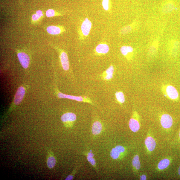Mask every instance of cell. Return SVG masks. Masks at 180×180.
Instances as JSON below:
<instances>
[{
    "label": "cell",
    "instance_id": "cell-4",
    "mask_svg": "<svg viewBox=\"0 0 180 180\" xmlns=\"http://www.w3.org/2000/svg\"><path fill=\"white\" fill-rule=\"evenodd\" d=\"M175 4L173 0H166L161 5L160 10L162 13H170L175 9Z\"/></svg>",
    "mask_w": 180,
    "mask_h": 180
},
{
    "label": "cell",
    "instance_id": "cell-5",
    "mask_svg": "<svg viewBox=\"0 0 180 180\" xmlns=\"http://www.w3.org/2000/svg\"><path fill=\"white\" fill-rule=\"evenodd\" d=\"M19 62L22 67L27 69L30 65V59L28 55L24 52H19L17 54Z\"/></svg>",
    "mask_w": 180,
    "mask_h": 180
},
{
    "label": "cell",
    "instance_id": "cell-18",
    "mask_svg": "<svg viewBox=\"0 0 180 180\" xmlns=\"http://www.w3.org/2000/svg\"><path fill=\"white\" fill-rule=\"evenodd\" d=\"M129 125L130 129L134 132H138L140 128V125H139L138 122L133 118L130 119Z\"/></svg>",
    "mask_w": 180,
    "mask_h": 180
},
{
    "label": "cell",
    "instance_id": "cell-17",
    "mask_svg": "<svg viewBox=\"0 0 180 180\" xmlns=\"http://www.w3.org/2000/svg\"><path fill=\"white\" fill-rule=\"evenodd\" d=\"M46 30L49 34L54 35L60 34L62 32V29L60 27L54 25L49 26L46 28Z\"/></svg>",
    "mask_w": 180,
    "mask_h": 180
},
{
    "label": "cell",
    "instance_id": "cell-13",
    "mask_svg": "<svg viewBox=\"0 0 180 180\" xmlns=\"http://www.w3.org/2000/svg\"><path fill=\"white\" fill-rule=\"evenodd\" d=\"M120 51L124 56L127 58L132 57L134 51V49L131 46L124 45L120 48Z\"/></svg>",
    "mask_w": 180,
    "mask_h": 180
},
{
    "label": "cell",
    "instance_id": "cell-15",
    "mask_svg": "<svg viewBox=\"0 0 180 180\" xmlns=\"http://www.w3.org/2000/svg\"><path fill=\"white\" fill-rule=\"evenodd\" d=\"M109 50V46L106 44L101 43L96 48L95 51L98 54H104L108 53Z\"/></svg>",
    "mask_w": 180,
    "mask_h": 180
},
{
    "label": "cell",
    "instance_id": "cell-3",
    "mask_svg": "<svg viewBox=\"0 0 180 180\" xmlns=\"http://www.w3.org/2000/svg\"><path fill=\"white\" fill-rule=\"evenodd\" d=\"M77 120V116L74 113L67 112L62 115L61 120L66 127H71Z\"/></svg>",
    "mask_w": 180,
    "mask_h": 180
},
{
    "label": "cell",
    "instance_id": "cell-2",
    "mask_svg": "<svg viewBox=\"0 0 180 180\" xmlns=\"http://www.w3.org/2000/svg\"><path fill=\"white\" fill-rule=\"evenodd\" d=\"M163 92L165 97L170 99L175 100L179 97V93L175 87L172 85H167L163 87Z\"/></svg>",
    "mask_w": 180,
    "mask_h": 180
},
{
    "label": "cell",
    "instance_id": "cell-10",
    "mask_svg": "<svg viewBox=\"0 0 180 180\" xmlns=\"http://www.w3.org/2000/svg\"><path fill=\"white\" fill-rule=\"evenodd\" d=\"M60 57L63 69L65 71H68L69 68V63L67 54L64 51H60Z\"/></svg>",
    "mask_w": 180,
    "mask_h": 180
},
{
    "label": "cell",
    "instance_id": "cell-29",
    "mask_svg": "<svg viewBox=\"0 0 180 180\" xmlns=\"http://www.w3.org/2000/svg\"><path fill=\"white\" fill-rule=\"evenodd\" d=\"M147 179V177L146 176L144 175H142L141 176V180H145Z\"/></svg>",
    "mask_w": 180,
    "mask_h": 180
},
{
    "label": "cell",
    "instance_id": "cell-31",
    "mask_svg": "<svg viewBox=\"0 0 180 180\" xmlns=\"http://www.w3.org/2000/svg\"><path fill=\"white\" fill-rule=\"evenodd\" d=\"M179 136H180V133H179Z\"/></svg>",
    "mask_w": 180,
    "mask_h": 180
},
{
    "label": "cell",
    "instance_id": "cell-24",
    "mask_svg": "<svg viewBox=\"0 0 180 180\" xmlns=\"http://www.w3.org/2000/svg\"><path fill=\"white\" fill-rule=\"evenodd\" d=\"M56 160L53 156H51L48 158L47 161V165L49 168H53L56 165Z\"/></svg>",
    "mask_w": 180,
    "mask_h": 180
},
{
    "label": "cell",
    "instance_id": "cell-19",
    "mask_svg": "<svg viewBox=\"0 0 180 180\" xmlns=\"http://www.w3.org/2000/svg\"><path fill=\"white\" fill-rule=\"evenodd\" d=\"M159 40L158 38L155 39L152 42L149 48V51L152 54H155L157 51L159 45Z\"/></svg>",
    "mask_w": 180,
    "mask_h": 180
},
{
    "label": "cell",
    "instance_id": "cell-26",
    "mask_svg": "<svg viewBox=\"0 0 180 180\" xmlns=\"http://www.w3.org/2000/svg\"><path fill=\"white\" fill-rule=\"evenodd\" d=\"M60 16L57 14L54 10L53 9H49L46 11V15L48 17H53L54 16Z\"/></svg>",
    "mask_w": 180,
    "mask_h": 180
},
{
    "label": "cell",
    "instance_id": "cell-14",
    "mask_svg": "<svg viewBox=\"0 0 180 180\" xmlns=\"http://www.w3.org/2000/svg\"><path fill=\"white\" fill-rule=\"evenodd\" d=\"M138 27V22H135L131 25L125 26L122 28L120 31V33L123 35L128 34L131 33Z\"/></svg>",
    "mask_w": 180,
    "mask_h": 180
},
{
    "label": "cell",
    "instance_id": "cell-25",
    "mask_svg": "<svg viewBox=\"0 0 180 180\" xmlns=\"http://www.w3.org/2000/svg\"><path fill=\"white\" fill-rule=\"evenodd\" d=\"M132 165L137 170L140 169L141 167V164L139 161V157L138 155H135L133 158L132 161Z\"/></svg>",
    "mask_w": 180,
    "mask_h": 180
},
{
    "label": "cell",
    "instance_id": "cell-16",
    "mask_svg": "<svg viewBox=\"0 0 180 180\" xmlns=\"http://www.w3.org/2000/svg\"><path fill=\"white\" fill-rule=\"evenodd\" d=\"M145 144L148 150L152 151L155 149L156 143L154 139L151 137H148L145 141Z\"/></svg>",
    "mask_w": 180,
    "mask_h": 180
},
{
    "label": "cell",
    "instance_id": "cell-11",
    "mask_svg": "<svg viewBox=\"0 0 180 180\" xmlns=\"http://www.w3.org/2000/svg\"><path fill=\"white\" fill-rule=\"evenodd\" d=\"M115 68L112 65L107 68L101 75V77L103 80L109 81L112 79L114 75Z\"/></svg>",
    "mask_w": 180,
    "mask_h": 180
},
{
    "label": "cell",
    "instance_id": "cell-23",
    "mask_svg": "<svg viewBox=\"0 0 180 180\" xmlns=\"http://www.w3.org/2000/svg\"><path fill=\"white\" fill-rule=\"evenodd\" d=\"M170 164V161L169 159H164L160 161L158 165V167L159 170H163L167 168Z\"/></svg>",
    "mask_w": 180,
    "mask_h": 180
},
{
    "label": "cell",
    "instance_id": "cell-22",
    "mask_svg": "<svg viewBox=\"0 0 180 180\" xmlns=\"http://www.w3.org/2000/svg\"><path fill=\"white\" fill-rule=\"evenodd\" d=\"M43 16V14L42 10H37L36 13L33 14L32 16V20L34 23L36 22L39 21Z\"/></svg>",
    "mask_w": 180,
    "mask_h": 180
},
{
    "label": "cell",
    "instance_id": "cell-12",
    "mask_svg": "<svg viewBox=\"0 0 180 180\" xmlns=\"http://www.w3.org/2000/svg\"><path fill=\"white\" fill-rule=\"evenodd\" d=\"M102 124L99 121H95L92 126V134L94 135H98L102 132Z\"/></svg>",
    "mask_w": 180,
    "mask_h": 180
},
{
    "label": "cell",
    "instance_id": "cell-27",
    "mask_svg": "<svg viewBox=\"0 0 180 180\" xmlns=\"http://www.w3.org/2000/svg\"><path fill=\"white\" fill-rule=\"evenodd\" d=\"M102 5L104 10L106 11L108 10L110 6L109 0H103Z\"/></svg>",
    "mask_w": 180,
    "mask_h": 180
},
{
    "label": "cell",
    "instance_id": "cell-6",
    "mask_svg": "<svg viewBox=\"0 0 180 180\" xmlns=\"http://www.w3.org/2000/svg\"><path fill=\"white\" fill-rule=\"evenodd\" d=\"M25 90L24 87H19L17 89L14 98V103L15 105H19L21 103L25 94Z\"/></svg>",
    "mask_w": 180,
    "mask_h": 180
},
{
    "label": "cell",
    "instance_id": "cell-30",
    "mask_svg": "<svg viewBox=\"0 0 180 180\" xmlns=\"http://www.w3.org/2000/svg\"><path fill=\"white\" fill-rule=\"evenodd\" d=\"M178 173L179 175L180 176V166L179 168V170H178Z\"/></svg>",
    "mask_w": 180,
    "mask_h": 180
},
{
    "label": "cell",
    "instance_id": "cell-1",
    "mask_svg": "<svg viewBox=\"0 0 180 180\" xmlns=\"http://www.w3.org/2000/svg\"><path fill=\"white\" fill-rule=\"evenodd\" d=\"M57 96L58 97L60 98L68 99L78 101V102L93 104V103L91 99L86 96H75L64 94L59 91L57 92Z\"/></svg>",
    "mask_w": 180,
    "mask_h": 180
},
{
    "label": "cell",
    "instance_id": "cell-21",
    "mask_svg": "<svg viewBox=\"0 0 180 180\" xmlns=\"http://www.w3.org/2000/svg\"><path fill=\"white\" fill-rule=\"evenodd\" d=\"M115 96L116 100L119 103L122 104L125 101V97L124 95L123 92L117 91L115 93Z\"/></svg>",
    "mask_w": 180,
    "mask_h": 180
},
{
    "label": "cell",
    "instance_id": "cell-20",
    "mask_svg": "<svg viewBox=\"0 0 180 180\" xmlns=\"http://www.w3.org/2000/svg\"><path fill=\"white\" fill-rule=\"evenodd\" d=\"M89 163L95 169H97L96 162L94 158V155L91 152H89L84 153Z\"/></svg>",
    "mask_w": 180,
    "mask_h": 180
},
{
    "label": "cell",
    "instance_id": "cell-7",
    "mask_svg": "<svg viewBox=\"0 0 180 180\" xmlns=\"http://www.w3.org/2000/svg\"><path fill=\"white\" fill-rule=\"evenodd\" d=\"M125 152V149L121 146H118L113 148L110 152L111 157L114 159H117Z\"/></svg>",
    "mask_w": 180,
    "mask_h": 180
},
{
    "label": "cell",
    "instance_id": "cell-8",
    "mask_svg": "<svg viewBox=\"0 0 180 180\" xmlns=\"http://www.w3.org/2000/svg\"><path fill=\"white\" fill-rule=\"evenodd\" d=\"M92 27V23L87 18H86L82 23L81 27V30L83 35L88 36L91 31Z\"/></svg>",
    "mask_w": 180,
    "mask_h": 180
},
{
    "label": "cell",
    "instance_id": "cell-9",
    "mask_svg": "<svg viewBox=\"0 0 180 180\" xmlns=\"http://www.w3.org/2000/svg\"><path fill=\"white\" fill-rule=\"evenodd\" d=\"M161 126L165 129L170 128L172 126L173 120L172 117L168 114L162 115L161 119Z\"/></svg>",
    "mask_w": 180,
    "mask_h": 180
},
{
    "label": "cell",
    "instance_id": "cell-28",
    "mask_svg": "<svg viewBox=\"0 0 180 180\" xmlns=\"http://www.w3.org/2000/svg\"><path fill=\"white\" fill-rule=\"evenodd\" d=\"M76 170H75L73 173H72V174L71 175H69L67 177L66 179H65L66 180H71L73 179L74 178V175L75 174V173H76Z\"/></svg>",
    "mask_w": 180,
    "mask_h": 180
}]
</instances>
